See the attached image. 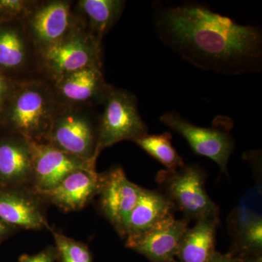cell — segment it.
<instances>
[{
    "mask_svg": "<svg viewBox=\"0 0 262 262\" xmlns=\"http://www.w3.org/2000/svg\"><path fill=\"white\" fill-rule=\"evenodd\" d=\"M32 151L29 139L14 134L0 141V185L8 189H32Z\"/></svg>",
    "mask_w": 262,
    "mask_h": 262,
    "instance_id": "15",
    "label": "cell"
},
{
    "mask_svg": "<svg viewBox=\"0 0 262 262\" xmlns=\"http://www.w3.org/2000/svg\"><path fill=\"white\" fill-rule=\"evenodd\" d=\"M173 202L163 192L142 188L139 200L131 212L126 237H134L149 230L173 215Z\"/></svg>",
    "mask_w": 262,
    "mask_h": 262,
    "instance_id": "16",
    "label": "cell"
},
{
    "mask_svg": "<svg viewBox=\"0 0 262 262\" xmlns=\"http://www.w3.org/2000/svg\"><path fill=\"white\" fill-rule=\"evenodd\" d=\"M59 103L43 142L85 161L98 158V117L86 108Z\"/></svg>",
    "mask_w": 262,
    "mask_h": 262,
    "instance_id": "3",
    "label": "cell"
},
{
    "mask_svg": "<svg viewBox=\"0 0 262 262\" xmlns=\"http://www.w3.org/2000/svg\"><path fill=\"white\" fill-rule=\"evenodd\" d=\"M157 182L186 220L220 216V208L207 193L206 176L201 167L184 165L176 170H161L157 176Z\"/></svg>",
    "mask_w": 262,
    "mask_h": 262,
    "instance_id": "5",
    "label": "cell"
},
{
    "mask_svg": "<svg viewBox=\"0 0 262 262\" xmlns=\"http://www.w3.org/2000/svg\"><path fill=\"white\" fill-rule=\"evenodd\" d=\"M220 217L196 221L188 228L179 242L177 256L179 262H211L214 256L215 233Z\"/></svg>",
    "mask_w": 262,
    "mask_h": 262,
    "instance_id": "17",
    "label": "cell"
},
{
    "mask_svg": "<svg viewBox=\"0 0 262 262\" xmlns=\"http://www.w3.org/2000/svg\"><path fill=\"white\" fill-rule=\"evenodd\" d=\"M170 262H179V261H176L175 259H173V260H172V261H170Z\"/></svg>",
    "mask_w": 262,
    "mask_h": 262,
    "instance_id": "28",
    "label": "cell"
},
{
    "mask_svg": "<svg viewBox=\"0 0 262 262\" xmlns=\"http://www.w3.org/2000/svg\"><path fill=\"white\" fill-rule=\"evenodd\" d=\"M0 14H5L4 12L2 10L1 7H0Z\"/></svg>",
    "mask_w": 262,
    "mask_h": 262,
    "instance_id": "27",
    "label": "cell"
},
{
    "mask_svg": "<svg viewBox=\"0 0 262 262\" xmlns=\"http://www.w3.org/2000/svg\"><path fill=\"white\" fill-rule=\"evenodd\" d=\"M101 183V175L97 171L77 170L49 190L34 192L62 211H79L98 195Z\"/></svg>",
    "mask_w": 262,
    "mask_h": 262,
    "instance_id": "13",
    "label": "cell"
},
{
    "mask_svg": "<svg viewBox=\"0 0 262 262\" xmlns=\"http://www.w3.org/2000/svg\"><path fill=\"white\" fill-rule=\"evenodd\" d=\"M170 133L146 135L136 139L135 142L151 157L163 164L168 170H176L185 165L182 157L172 145Z\"/></svg>",
    "mask_w": 262,
    "mask_h": 262,
    "instance_id": "20",
    "label": "cell"
},
{
    "mask_svg": "<svg viewBox=\"0 0 262 262\" xmlns=\"http://www.w3.org/2000/svg\"><path fill=\"white\" fill-rule=\"evenodd\" d=\"M101 175L98 194L100 210L120 237L125 238L129 218L142 188L130 182L120 167Z\"/></svg>",
    "mask_w": 262,
    "mask_h": 262,
    "instance_id": "8",
    "label": "cell"
},
{
    "mask_svg": "<svg viewBox=\"0 0 262 262\" xmlns=\"http://www.w3.org/2000/svg\"><path fill=\"white\" fill-rule=\"evenodd\" d=\"M53 80L93 66L102 67L101 39L75 24L59 41L38 51Z\"/></svg>",
    "mask_w": 262,
    "mask_h": 262,
    "instance_id": "6",
    "label": "cell"
},
{
    "mask_svg": "<svg viewBox=\"0 0 262 262\" xmlns=\"http://www.w3.org/2000/svg\"><path fill=\"white\" fill-rule=\"evenodd\" d=\"M211 262H246L241 258L236 257L232 254H222L215 252Z\"/></svg>",
    "mask_w": 262,
    "mask_h": 262,
    "instance_id": "25",
    "label": "cell"
},
{
    "mask_svg": "<svg viewBox=\"0 0 262 262\" xmlns=\"http://www.w3.org/2000/svg\"><path fill=\"white\" fill-rule=\"evenodd\" d=\"M29 140L32 151L34 192L49 190L77 170L96 171L95 162L76 158L48 143Z\"/></svg>",
    "mask_w": 262,
    "mask_h": 262,
    "instance_id": "9",
    "label": "cell"
},
{
    "mask_svg": "<svg viewBox=\"0 0 262 262\" xmlns=\"http://www.w3.org/2000/svg\"><path fill=\"white\" fill-rule=\"evenodd\" d=\"M101 103L103 110L98 117V157L102 150L117 143L134 141L148 134L149 128L139 113L137 98L129 91L108 84Z\"/></svg>",
    "mask_w": 262,
    "mask_h": 262,
    "instance_id": "4",
    "label": "cell"
},
{
    "mask_svg": "<svg viewBox=\"0 0 262 262\" xmlns=\"http://www.w3.org/2000/svg\"><path fill=\"white\" fill-rule=\"evenodd\" d=\"M8 231V225L0 220V238Z\"/></svg>",
    "mask_w": 262,
    "mask_h": 262,
    "instance_id": "26",
    "label": "cell"
},
{
    "mask_svg": "<svg viewBox=\"0 0 262 262\" xmlns=\"http://www.w3.org/2000/svg\"><path fill=\"white\" fill-rule=\"evenodd\" d=\"M234 245L239 251L259 253L262 247V220L252 214L243 222L236 234Z\"/></svg>",
    "mask_w": 262,
    "mask_h": 262,
    "instance_id": "22",
    "label": "cell"
},
{
    "mask_svg": "<svg viewBox=\"0 0 262 262\" xmlns=\"http://www.w3.org/2000/svg\"><path fill=\"white\" fill-rule=\"evenodd\" d=\"M186 219L173 215L144 233L125 238V246L145 256L151 262H170L177 256L179 242L189 227Z\"/></svg>",
    "mask_w": 262,
    "mask_h": 262,
    "instance_id": "11",
    "label": "cell"
},
{
    "mask_svg": "<svg viewBox=\"0 0 262 262\" xmlns=\"http://www.w3.org/2000/svg\"><path fill=\"white\" fill-rule=\"evenodd\" d=\"M6 120L13 134L43 142L59 106L54 90L40 81L12 89L5 101ZM2 110V111H3Z\"/></svg>",
    "mask_w": 262,
    "mask_h": 262,
    "instance_id": "2",
    "label": "cell"
},
{
    "mask_svg": "<svg viewBox=\"0 0 262 262\" xmlns=\"http://www.w3.org/2000/svg\"><path fill=\"white\" fill-rule=\"evenodd\" d=\"M54 92L59 103L75 106H90L101 103L108 84L102 67L93 66L55 79Z\"/></svg>",
    "mask_w": 262,
    "mask_h": 262,
    "instance_id": "14",
    "label": "cell"
},
{
    "mask_svg": "<svg viewBox=\"0 0 262 262\" xmlns=\"http://www.w3.org/2000/svg\"><path fill=\"white\" fill-rule=\"evenodd\" d=\"M42 201L31 188H13L1 191L0 220L13 227L51 230L43 210Z\"/></svg>",
    "mask_w": 262,
    "mask_h": 262,
    "instance_id": "12",
    "label": "cell"
},
{
    "mask_svg": "<svg viewBox=\"0 0 262 262\" xmlns=\"http://www.w3.org/2000/svg\"><path fill=\"white\" fill-rule=\"evenodd\" d=\"M154 27L162 42L203 70L237 75L262 68V33L239 25L198 3L155 10Z\"/></svg>",
    "mask_w": 262,
    "mask_h": 262,
    "instance_id": "1",
    "label": "cell"
},
{
    "mask_svg": "<svg viewBox=\"0 0 262 262\" xmlns=\"http://www.w3.org/2000/svg\"><path fill=\"white\" fill-rule=\"evenodd\" d=\"M9 82L3 74L0 73V113L3 110L5 101L12 91Z\"/></svg>",
    "mask_w": 262,
    "mask_h": 262,
    "instance_id": "24",
    "label": "cell"
},
{
    "mask_svg": "<svg viewBox=\"0 0 262 262\" xmlns=\"http://www.w3.org/2000/svg\"><path fill=\"white\" fill-rule=\"evenodd\" d=\"M160 120L183 136L196 154L210 158L227 173V164L234 148L229 132L232 125L230 119L220 117L216 125L203 127L194 125L175 112H168Z\"/></svg>",
    "mask_w": 262,
    "mask_h": 262,
    "instance_id": "7",
    "label": "cell"
},
{
    "mask_svg": "<svg viewBox=\"0 0 262 262\" xmlns=\"http://www.w3.org/2000/svg\"><path fill=\"white\" fill-rule=\"evenodd\" d=\"M58 262H93L87 245L51 229Z\"/></svg>",
    "mask_w": 262,
    "mask_h": 262,
    "instance_id": "21",
    "label": "cell"
},
{
    "mask_svg": "<svg viewBox=\"0 0 262 262\" xmlns=\"http://www.w3.org/2000/svg\"><path fill=\"white\" fill-rule=\"evenodd\" d=\"M24 18L27 34L38 51L59 41L75 25L70 3L66 1L31 7Z\"/></svg>",
    "mask_w": 262,
    "mask_h": 262,
    "instance_id": "10",
    "label": "cell"
},
{
    "mask_svg": "<svg viewBox=\"0 0 262 262\" xmlns=\"http://www.w3.org/2000/svg\"><path fill=\"white\" fill-rule=\"evenodd\" d=\"M30 42L32 41L26 27L15 25L0 27V68L9 71L25 68L30 58Z\"/></svg>",
    "mask_w": 262,
    "mask_h": 262,
    "instance_id": "18",
    "label": "cell"
},
{
    "mask_svg": "<svg viewBox=\"0 0 262 262\" xmlns=\"http://www.w3.org/2000/svg\"><path fill=\"white\" fill-rule=\"evenodd\" d=\"M57 252L55 246H48L40 252L34 255L23 254L19 257V262H55Z\"/></svg>",
    "mask_w": 262,
    "mask_h": 262,
    "instance_id": "23",
    "label": "cell"
},
{
    "mask_svg": "<svg viewBox=\"0 0 262 262\" xmlns=\"http://www.w3.org/2000/svg\"><path fill=\"white\" fill-rule=\"evenodd\" d=\"M125 2L122 0H80L77 8L86 20V28L102 39L121 16Z\"/></svg>",
    "mask_w": 262,
    "mask_h": 262,
    "instance_id": "19",
    "label": "cell"
}]
</instances>
